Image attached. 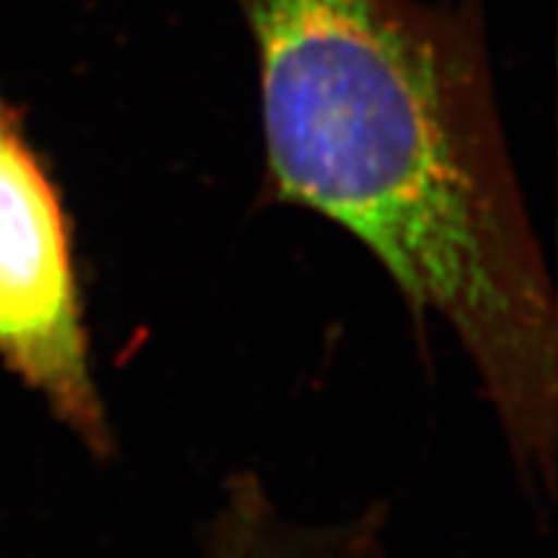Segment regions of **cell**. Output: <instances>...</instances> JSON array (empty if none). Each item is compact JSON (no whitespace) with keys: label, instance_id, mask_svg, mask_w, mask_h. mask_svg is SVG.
Here are the masks:
<instances>
[{"label":"cell","instance_id":"obj_1","mask_svg":"<svg viewBox=\"0 0 558 558\" xmlns=\"http://www.w3.org/2000/svg\"><path fill=\"white\" fill-rule=\"evenodd\" d=\"M275 199L354 235L458 341L514 456L558 435V305L481 0H235Z\"/></svg>","mask_w":558,"mask_h":558},{"label":"cell","instance_id":"obj_2","mask_svg":"<svg viewBox=\"0 0 558 558\" xmlns=\"http://www.w3.org/2000/svg\"><path fill=\"white\" fill-rule=\"evenodd\" d=\"M0 360L94 456H107L111 429L90 365L65 209L24 135L19 111L5 99H0Z\"/></svg>","mask_w":558,"mask_h":558},{"label":"cell","instance_id":"obj_3","mask_svg":"<svg viewBox=\"0 0 558 558\" xmlns=\"http://www.w3.org/2000/svg\"><path fill=\"white\" fill-rule=\"evenodd\" d=\"M202 558H292V554L267 522L246 512H222L209 530Z\"/></svg>","mask_w":558,"mask_h":558},{"label":"cell","instance_id":"obj_4","mask_svg":"<svg viewBox=\"0 0 558 558\" xmlns=\"http://www.w3.org/2000/svg\"><path fill=\"white\" fill-rule=\"evenodd\" d=\"M329 558H390L380 535V518L367 514L349 530L347 541Z\"/></svg>","mask_w":558,"mask_h":558}]
</instances>
